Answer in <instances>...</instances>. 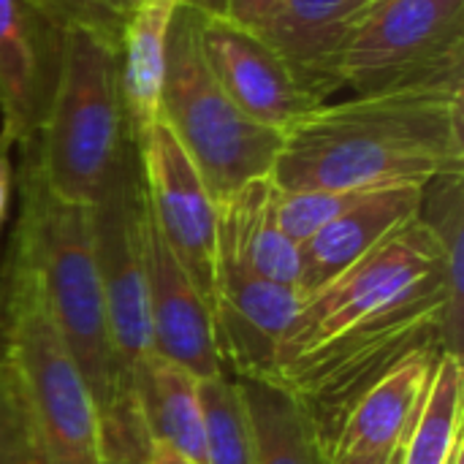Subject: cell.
Returning <instances> with one entry per match:
<instances>
[{
	"label": "cell",
	"instance_id": "obj_1",
	"mask_svg": "<svg viewBox=\"0 0 464 464\" xmlns=\"http://www.w3.org/2000/svg\"><path fill=\"white\" fill-rule=\"evenodd\" d=\"M464 171V92L394 90L321 103L283 133L277 190L359 193Z\"/></svg>",
	"mask_w": 464,
	"mask_h": 464
},
{
	"label": "cell",
	"instance_id": "obj_2",
	"mask_svg": "<svg viewBox=\"0 0 464 464\" xmlns=\"http://www.w3.org/2000/svg\"><path fill=\"white\" fill-rule=\"evenodd\" d=\"M8 256L35 277L54 329L103 411L122 383L98 275L92 207L57 198L19 166V218Z\"/></svg>",
	"mask_w": 464,
	"mask_h": 464
},
{
	"label": "cell",
	"instance_id": "obj_3",
	"mask_svg": "<svg viewBox=\"0 0 464 464\" xmlns=\"http://www.w3.org/2000/svg\"><path fill=\"white\" fill-rule=\"evenodd\" d=\"M19 155V166H27L57 198L82 207L103 198L136 155L114 46L76 30L63 35L52 103Z\"/></svg>",
	"mask_w": 464,
	"mask_h": 464
},
{
	"label": "cell",
	"instance_id": "obj_4",
	"mask_svg": "<svg viewBox=\"0 0 464 464\" xmlns=\"http://www.w3.org/2000/svg\"><path fill=\"white\" fill-rule=\"evenodd\" d=\"M462 247L464 223H446L435 234L416 215L329 285L302 299L277 367L438 288L449 291L451 310L462 321V288L449 275V269L462 272Z\"/></svg>",
	"mask_w": 464,
	"mask_h": 464
},
{
	"label": "cell",
	"instance_id": "obj_5",
	"mask_svg": "<svg viewBox=\"0 0 464 464\" xmlns=\"http://www.w3.org/2000/svg\"><path fill=\"white\" fill-rule=\"evenodd\" d=\"M5 362L44 464H103L101 411L54 329L35 277L11 256L0 266Z\"/></svg>",
	"mask_w": 464,
	"mask_h": 464
},
{
	"label": "cell",
	"instance_id": "obj_6",
	"mask_svg": "<svg viewBox=\"0 0 464 464\" xmlns=\"http://www.w3.org/2000/svg\"><path fill=\"white\" fill-rule=\"evenodd\" d=\"M160 122L179 141L215 204L256 179H269L283 133L250 120L212 76L198 44V3L182 0L171 33Z\"/></svg>",
	"mask_w": 464,
	"mask_h": 464
},
{
	"label": "cell",
	"instance_id": "obj_7",
	"mask_svg": "<svg viewBox=\"0 0 464 464\" xmlns=\"http://www.w3.org/2000/svg\"><path fill=\"white\" fill-rule=\"evenodd\" d=\"M356 95L464 92V0H370L340 60Z\"/></svg>",
	"mask_w": 464,
	"mask_h": 464
},
{
	"label": "cell",
	"instance_id": "obj_8",
	"mask_svg": "<svg viewBox=\"0 0 464 464\" xmlns=\"http://www.w3.org/2000/svg\"><path fill=\"white\" fill-rule=\"evenodd\" d=\"M144 190L139 152L92 207L95 258L103 288L111 351L120 383L128 386L133 370L152 353L144 272Z\"/></svg>",
	"mask_w": 464,
	"mask_h": 464
},
{
	"label": "cell",
	"instance_id": "obj_9",
	"mask_svg": "<svg viewBox=\"0 0 464 464\" xmlns=\"http://www.w3.org/2000/svg\"><path fill=\"white\" fill-rule=\"evenodd\" d=\"M147 212L212 310L218 269V204L196 166L158 120L136 144Z\"/></svg>",
	"mask_w": 464,
	"mask_h": 464
},
{
	"label": "cell",
	"instance_id": "obj_10",
	"mask_svg": "<svg viewBox=\"0 0 464 464\" xmlns=\"http://www.w3.org/2000/svg\"><path fill=\"white\" fill-rule=\"evenodd\" d=\"M198 44L226 95L250 120L285 133L321 106L304 92L266 38L198 3Z\"/></svg>",
	"mask_w": 464,
	"mask_h": 464
},
{
	"label": "cell",
	"instance_id": "obj_11",
	"mask_svg": "<svg viewBox=\"0 0 464 464\" xmlns=\"http://www.w3.org/2000/svg\"><path fill=\"white\" fill-rule=\"evenodd\" d=\"M302 307L296 288L218 264L212 321L223 367L234 378L272 381L285 334Z\"/></svg>",
	"mask_w": 464,
	"mask_h": 464
},
{
	"label": "cell",
	"instance_id": "obj_12",
	"mask_svg": "<svg viewBox=\"0 0 464 464\" xmlns=\"http://www.w3.org/2000/svg\"><path fill=\"white\" fill-rule=\"evenodd\" d=\"M63 30L33 0H0V139L24 150L52 103Z\"/></svg>",
	"mask_w": 464,
	"mask_h": 464
},
{
	"label": "cell",
	"instance_id": "obj_13",
	"mask_svg": "<svg viewBox=\"0 0 464 464\" xmlns=\"http://www.w3.org/2000/svg\"><path fill=\"white\" fill-rule=\"evenodd\" d=\"M144 272H147V307L152 329V353L190 370L198 381L226 375L215 321L207 299L190 275L171 256L160 239L147 204H144Z\"/></svg>",
	"mask_w": 464,
	"mask_h": 464
},
{
	"label": "cell",
	"instance_id": "obj_14",
	"mask_svg": "<svg viewBox=\"0 0 464 464\" xmlns=\"http://www.w3.org/2000/svg\"><path fill=\"white\" fill-rule=\"evenodd\" d=\"M421 198L424 185H392L359 193L334 220L299 247L296 294L307 299L362 261L419 215Z\"/></svg>",
	"mask_w": 464,
	"mask_h": 464
},
{
	"label": "cell",
	"instance_id": "obj_15",
	"mask_svg": "<svg viewBox=\"0 0 464 464\" xmlns=\"http://www.w3.org/2000/svg\"><path fill=\"white\" fill-rule=\"evenodd\" d=\"M370 0H280L256 30L283 57L310 98L326 103L343 90L340 60Z\"/></svg>",
	"mask_w": 464,
	"mask_h": 464
},
{
	"label": "cell",
	"instance_id": "obj_16",
	"mask_svg": "<svg viewBox=\"0 0 464 464\" xmlns=\"http://www.w3.org/2000/svg\"><path fill=\"white\" fill-rule=\"evenodd\" d=\"M440 353V348L416 351L370 386L329 440L326 464L356 462L394 449L419 416Z\"/></svg>",
	"mask_w": 464,
	"mask_h": 464
},
{
	"label": "cell",
	"instance_id": "obj_17",
	"mask_svg": "<svg viewBox=\"0 0 464 464\" xmlns=\"http://www.w3.org/2000/svg\"><path fill=\"white\" fill-rule=\"evenodd\" d=\"M218 264L296 288L299 245L277 226L272 179H256L218 204Z\"/></svg>",
	"mask_w": 464,
	"mask_h": 464
},
{
	"label": "cell",
	"instance_id": "obj_18",
	"mask_svg": "<svg viewBox=\"0 0 464 464\" xmlns=\"http://www.w3.org/2000/svg\"><path fill=\"white\" fill-rule=\"evenodd\" d=\"M128 386L150 440L177 449L196 464H207L201 381L190 370L150 353L133 370Z\"/></svg>",
	"mask_w": 464,
	"mask_h": 464
},
{
	"label": "cell",
	"instance_id": "obj_19",
	"mask_svg": "<svg viewBox=\"0 0 464 464\" xmlns=\"http://www.w3.org/2000/svg\"><path fill=\"white\" fill-rule=\"evenodd\" d=\"M179 3L182 0H144L128 19L117 46L120 92L136 144L160 120L169 33Z\"/></svg>",
	"mask_w": 464,
	"mask_h": 464
},
{
	"label": "cell",
	"instance_id": "obj_20",
	"mask_svg": "<svg viewBox=\"0 0 464 464\" xmlns=\"http://www.w3.org/2000/svg\"><path fill=\"white\" fill-rule=\"evenodd\" d=\"M237 383L250 419L253 464H326L321 432L296 394L264 378Z\"/></svg>",
	"mask_w": 464,
	"mask_h": 464
},
{
	"label": "cell",
	"instance_id": "obj_21",
	"mask_svg": "<svg viewBox=\"0 0 464 464\" xmlns=\"http://www.w3.org/2000/svg\"><path fill=\"white\" fill-rule=\"evenodd\" d=\"M462 440V356L443 351L419 416L405 438L402 464H449Z\"/></svg>",
	"mask_w": 464,
	"mask_h": 464
},
{
	"label": "cell",
	"instance_id": "obj_22",
	"mask_svg": "<svg viewBox=\"0 0 464 464\" xmlns=\"http://www.w3.org/2000/svg\"><path fill=\"white\" fill-rule=\"evenodd\" d=\"M207 464H253V432L237 378L201 381Z\"/></svg>",
	"mask_w": 464,
	"mask_h": 464
},
{
	"label": "cell",
	"instance_id": "obj_23",
	"mask_svg": "<svg viewBox=\"0 0 464 464\" xmlns=\"http://www.w3.org/2000/svg\"><path fill=\"white\" fill-rule=\"evenodd\" d=\"M63 33H87L109 46H120L122 30L144 0H33Z\"/></svg>",
	"mask_w": 464,
	"mask_h": 464
},
{
	"label": "cell",
	"instance_id": "obj_24",
	"mask_svg": "<svg viewBox=\"0 0 464 464\" xmlns=\"http://www.w3.org/2000/svg\"><path fill=\"white\" fill-rule=\"evenodd\" d=\"M364 193V190H359ZM359 193L337 190H277L275 188V218L280 231L299 247L315 237L329 220H334Z\"/></svg>",
	"mask_w": 464,
	"mask_h": 464
},
{
	"label": "cell",
	"instance_id": "obj_25",
	"mask_svg": "<svg viewBox=\"0 0 464 464\" xmlns=\"http://www.w3.org/2000/svg\"><path fill=\"white\" fill-rule=\"evenodd\" d=\"M103 464H150V438L130 386H122L101 411Z\"/></svg>",
	"mask_w": 464,
	"mask_h": 464
},
{
	"label": "cell",
	"instance_id": "obj_26",
	"mask_svg": "<svg viewBox=\"0 0 464 464\" xmlns=\"http://www.w3.org/2000/svg\"><path fill=\"white\" fill-rule=\"evenodd\" d=\"M0 464H44L5 356L0 364Z\"/></svg>",
	"mask_w": 464,
	"mask_h": 464
},
{
	"label": "cell",
	"instance_id": "obj_27",
	"mask_svg": "<svg viewBox=\"0 0 464 464\" xmlns=\"http://www.w3.org/2000/svg\"><path fill=\"white\" fill-rule=\"evenodd\" d=\"M277 3L280 0H215L212 11H218L220 16H226L242 27L258 30Z\"/></svg>",
	"mask_w": 464,
	"mask_h": 464
},
{
	"label": "cell",
	"instance_id": "obj_28",
	"mask_svg": "<svg viewBox=\"0 0 464 464\" xmlns=\"http://www.w3.org/2000/svg\"><path fill=\"white\" fill-rule=\"evenodd\" d=\"M11 185H14V171H11V144L0 139V228L5 226L8 207H11Z\"/></svg>",
	"mask_w": 464,
	"mask_h": 464
},
{
	"label": "cell",
	"instance_id": "obj_29",
	"mask_svg": "<svg viewBox=\"0 0 464 464\" xmlns=\"http://www.w3.org/2000/svg\"><path fill=\"white\" fill-rule=\"evenodd\" d=\"M150 464H196L190 457L179 454L177 449L166 446V443H158V440H150Z\"/></svg>",
	"mask_w": 464,
	"mask_h": 464
},
{
	"label": "cell",
	"instance_id": "obj_30",
	"mask_svg": "<svg viewBox=\"0 0 464 464\" xmlns=\"http://www.w3.org/2000/svg\"><path fill=\"white\" fill-rule=\"evenodd\" d=\"M408 438V435H405ZM405 438L394 446V449H389V451H383V454H375V457H367V459H356V462H345V464H402V446H405Z\"/></svg>",
	"mask_w": 464,
	"mask_h": 464
},
{
	"label": "cell",
	"instance_id": "obj_31",
	"mask_svg": "<svg viewBox=\"0 0 464 464\" xmlns=\"http://www.w3.org/2000/svg\"><path fill=\"white\" fill-rule=\"evenodd\" d=\"M5 356V334H3V280H0V364Z\"/></svg>",
	"mask_w": 464,
	"mask_h": 464
},
{
	"label": "cell",
	"instance_id": "obj_32",
	"mask_svg": "<svg viewBox=\"0 0 464 464\" xmlns=\"http://www.w3.org/2000/svg\"><path fill=\"white\" fill-rule=\"evenodd\" d=\"M449 464H464V440L457 443V449H454V454H451V462Z\"/></svg>",
	"mask_w": 464,
	"mask_h": 464
},
{
	"label": "cell",
	"instance_id": "obj_33",
	"mask_svg": "<svg viewBox=\"0 0 464 464\" xmlns=\"http://www.w3.org/2000/svg\"><path fill=\"white\" fill-rule=\"evenodd\" d=\"M196 3H201L204 8H212L215 5V0H196Z\"/></svg>",
	"mask_w": 464,
	"mask_h": 464
}]
</instances>
